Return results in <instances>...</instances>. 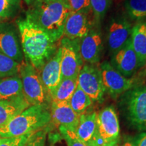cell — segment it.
I'll return each mask as SVG.
<instances>
[{"mask_svg": "<svg viewBox=\"0 0 146 146\" xmlns=\"http://www.w3.org/2000/svg\"><path fill=\"white\" fill-rule=\"evenodd\" d=\"M71 12H84L89 14L91 11L90 0H67Z\"/></svg>", "mask_w": 146, "mask_h": 146, "instance_id": "29", "label": "cell"}, {"mask_svg": "<svg viewBox=\"0 0 146 146\" xmlns=\"http://www.w3.org/2000/svg\"><path fill=\"white\" fill-rule=\"evenodd\" d=\"M100 68L105 90L114 99L137 85L135 78L122 75L108 62H104Z\"/></svg>", "mask_w": 146, "mask_h": 146, "instance_id": "8", "label": "cell"}, {"mask_svg": "<svg viewBox=\"0 0 146 146\" xmlns=\"http://www.w3.org/2000/svg\"><path fill=\"white\" fill-rule=\"evenodd\" d=\"M17 27L25 61L40 72L57 51L56 42L27 17L18 20Z\"/></svg>", "mask_w": 146, "mask_h": 146, "instance_id": "1", "label": "cell"}, {"mask_svg": "<svg viewBox=\"0 0 146 146\" xmlns=\"http://www.w3.org/2000/svg\"><path fill=\"white\" fill-rule=\"evenodd\" d=\"M92 102L91 98L78 86L69 100L71 108L79 116L85 114L87 108L92 104Z\"/></svg>", "mask_w": 146, "mask_h": 146, "instance_id": "22", "label": "cell"}, {"mask_svg": "<svg viewBox=\"0 0 146 146\" xmlns=\"http://www.w3.org/2000/svg\"><path fill=\"white\" fill-rule=\"evenodd\" d=\"M118 141H119V140H117V141H112V142H111V143H107L106 145L104 146H119L118 145Z\"/></svg>", "mask_w": 146, "mask_h": 146, "instance_id": "33", "label": "cell"}, {"mask_svg": "<svg viewBox=\"0 0 146 146\" xmlns=\"http://www.w3.org/2000/svg\"><path fill=\"white\" fill-rule=\"evenodd\" d=\"M80 39L70 40L64 37L61 40V74L62 78L78 77L83 66L80 54Z\"/></svg>", "mask_w": 146, "mask_h": 146, "instance_id": "6", "label": "cell"}, {"mask_svg": "<svg viewBox=\"0 0 146 146\" xmlns=\"http://www.w3.org/2000/svg\"><path fill=\"white\" fill-rule=\"evenodd\" d=\"M70 12L67 0H35L29 5L26 17L57 42L64 35Z\"/></svg>", "mask_w": 146, "mask_h": 146, "instance_id": "2", "label": "cell"}, {"mask_svg": "<svg viewBox=\"0 0 146 146\" xmlns=\"http://www.w3.org/2000/svg\"><path fill=\"white\" fill-rule=\"evenodd\" d=\"M131 39L139 68H143L146 64V21L139 22L133 27Z\"/></svg>", "mask_w": 146, "mask_h": 146, "instance_id": "18", "label": "cell"}, {"mask_svg": "<svg viewBox=\"0 0 146 146\" xmlns=\"http://www.w3.org/2000/svg\"><path fill=\"white\" fill-rule=\"evenodd\" d=\"M110 4V0H90L91 12L98 24H99L105 16Z\"/></svg>", "mask_w": 146, "mask_h": 146, "instance_id": "26", "label": "cell"}, {"mask_svg": "<svg viewBox=\"0 0 146 146\" xmlns=\"http://www.w3.org/2000/svg\"><path fill=\"white\" fill-rule=\"evenodd\" d=\"M0 53L20 64L24 61L18 30L9 22H0Z\"/></svg>", "mask_w": 146, "mask_h": 146, "instance_id": "9", "label": "cell"}, {"mask_svg": "<svg viewBox=\"0 0 146 146\" xmlns=\"http://www.w3.org/2000/svg\"><path fill=\"white\" fill-rule=\"evenodd\" d=\"M125 104L128 119L139 131L146 132V86L139 85L127 91Z\"/></svg>", "mask_w": 146, "mask_h": 146, "instance_id": "5", "label": "cell"}, {"mask_svg": "<svg viewBox=\"0 0 146 146\" xmlns=\"http://www.w3.org/2000/svg\"><path fill=\"white\" fill-rule=\"evenodd\" d=\"M97 112L85 113L80 116L75 133L81 141L87 144L97 133Z\"/></svg>", "mask_w": 146, "mask_h": 146, "instance_id": "19", "label": "cell"}, {"mask_svg": "<svg viewBox=\"0 0 146 146\" xmlns=\"http://www.w3.org/2000/svg\"><path fill=\"white\" fill-rule=\"evenodd\" d=\"M78 77L62 78L52 96V102L69 101L78 86Z\"/></svg>", "mask_w": 146, "mask_h": 146, "instance_id": "21", "label": "cell"}, {"mask_svg": "<svg viewBox=\"0 0 146 146\" xmlns=\"http://www.w3.org/2000/svg\"><path fill=\"white\" fill-rule=\"evenodd\" d=\"M59 130L68 146H88L78 137L74 131L64 127H60Z\"/></svg>", "mask_w": 146, "mask_h": 146, "instance_id": "27", "label": "cell"}, {"mask_svg": "<svg viewBox=\"0 0 146 146\" xmlns=\"http://www.w3.org/2000/svg\"><path fill=\"white\" fill-rule=\"evenodd\" d=\"M21 8V0H0V22L15 18Z\"/></svg>", "mask_w": 146, "mask_h": 146, "instance_id": "24", "label": "cell"}, {"mask_svg": "<svg viewBox=\"0 0 146 146\" xmlns=\"http://www.w3.org/2000/svg\"><path fill=\"white\" fill-rule=\"evenodd\" d=\"M96 124L97 131L106 143L119 140V122L112 107H106L97 113Z\"/></svg>", "mask_w": 146, "mask_h": 146, "instance_id": "11", "label": "cell"}, {"mask_svg": "<svg viewBox=\"0 0 146 146\" xmlns=\"http://www.w3.org/2000/svg\"><path fill=\"white\" fill-rule=\"evenodd\" d=\"M143 67H145V68H146V64H145V66H144Z\"/></svg>", "mask_w": 146, "mask_h": 146, "instance_id": "35", "label": "cell"}, {"mask_svg": "<svg viewBox=\"0 0 146 146\" xmlns=\"http://www.w3.org/2000/svg\"><path fill=\"white\" fill-rule=\"evenodd\" d=\"M31 134L12 137L0 138V146H24Z\"/></svg>", "mask_w": 146, "mask_h": 146, "instance_id": "30", "label": "cell"}, {"mask_svg": "<svg viewBox=\"0 0 146 146\" xmlns=\"http://www.w3.org/2000/svg\"><path fill=\"white\" fill-rule=\"evenodd\" d=\"M110 64L127 78L133 76L139 68L138 57L133 48L131 37L120 50L112 54Z\"/></svg>", "mask_w": 146, "mask_h": 146, "instance_id": "10", "label": "cell"}, {"mask_svg": "<svg viewBox=\"0 0 146 146\" xmlns=\"http://www.w3.org/2000/svg\"><path fill=\"white\" fill-rule=\"evenodd\" d=\"M47 131L45 129L33 133L24 146H45Z\"/></svg>", "mask_w": 146, "mask_h": 146, "instance_id": "28", "label": "cell"}, {"mask_svg": "<svg viewBox=\"0 0 146 146\" xmlns=\"http://www.w3.org/2000/svg\"><path fill=\"white\" fill-rule=\"evenodd\" d=\"M23 93L30 106L48 104L52 102L49 93L43 85L39 72L33 66L23 61L20 68Z\"/></svg>", "mask_w": 146, "mask_h": 146, "instance_id": "4", "label": "cell"}, {"mask_svg": "<svg viewBox=\"0 0 146 146\" xmlns=\"http://www.w3.org/2000/svg\"><path fill=\"white\" fill-rule=\"evenodd\" d=\"M51 122L59 128L64 127L75 132L80 116L73 110L69 101L52 102L50 106Z\"/></svg>", "mask_w": 146, "mask_h": 146, "instance_id": "12", "label": "cell"}, {"mask_svg": "<svg viewBox=\"0 0 146 146\" xmlns=\"http://www.w3.org/2000/svg\"><path fill=\"white\" fill-rule=\"evenodd\" d=\"M131 25L123 18L114 20L110 25L108 33V44L112 54H114L127 43L132 32Z\"/></svg>", "mask_w": 146, "mask_h": 146, "instance_id": "15", "label": "cell"}, {"mask_svg": "<svg viewBox=\"0 0 146 146\" xmlns=\"http://www.w3.org/2000/svg\"><path fill=\"white\" fill-rule=\"evenodd\" d=\"M35 1V0H25V3H27V5H31V3L33 2V1Z\"/></svg>", "mask_w": 146, "mask_h": 146, "instance_id": "34", "label": "cell"}, {"mask_svg": "<svg viewBox=\"0 0 146 146\" xmlns=\"http://www.w3.org/2000/svg\"><path fill=\"white\" fill-rule=\"evenodd\" d=\"M78 86L93 102L102 103L106 92L98 64L83 65L78 75Z\"/></svg>", "mask_w": 146, "mask_h": 146, "instance_id": "7", "label": "cell"}, {"mask_svg": "<svg viewBox=\"0 0 146 146\" xmlns=\"http://www.w3.org/2000/svg\"><path fill=\"white\" fill-rule=\"evenodd\" d=\"M21 64L0 53V78L18 75Z\"/></svg>", "mask_w": 146, "mask_h": 146, "instance_id": "25", "label": "cell"}, {"mask_svg": "<svg viewBox=\"0 0 146 146\" xmlns=\"http://www.w3.org/2000/svg\"><path fill=\"white\" fill-rule=\"evenodd\" d=\"M50 123V105L30 106L0 127V138L31 134L45 129Z\"/></svg>", "mask_w": 146, "mask_h": 146, "instance_id": "3", "label": "cell"}, {"mask_svg": "<svg viewBox=\"0 0 146 146\" xmlns=\"http://www.w3.org/2000/svg\"><path fill=\"white\" fill-rule=\"evenodd\" d=\"M125 5L131 19L139 23L146 20V0H127Z\"/></svg>", "mask_w": 146, "mask_h": 146, "instance_id": "23", "label": "cell"}, {"mask_svg": "<svg viewBox=\"0 0 146 146\" xmlns=\"http://www.w3.org/2000/svg\"><path fill=\"white\" fill-rule=\"evenodd\" d=\"M121 146H137L136 140L131 138L127 139L125 140V141L122 144Z\"/></svg>", "mask_w": 146, "mask_h": 146, "instance_id": "32", "label": "cell"}, {"mask_svg": "<svg viewBox=\"0 0 146 146\" xmlns=\"http://www.w3.org/2000/svg\"><path fill=\"white\" fill-rule=\"evenodd\" d=\"M60 60L61 49L59 47L39 72L42 82L50 94V98L62 79Z\"/></svg>", "mask_w": 146, "mask_h": 146, "instance_id": "14", "label": "cell"}, {"mask_svg": "<svg viewBox=\"0 0 146 146\" xmlns=\"http://www.w3.org/2000/svg\"><path fill=\"white\" fill-rule=\"evenodd\" d=\"M88 14L84 12H70L66 21L63 36L70 40L83 39L91 29Z\"/></svg>", "mask_w": 146, "mask_h": 146, "instance_id": "16", "label": "cell"}, {"mask_svg": "<svg viewBox=\"0 0 146 146\" xmlns=\"http://www.w3.org/2000/svg\"><path fill=\"white\" fill-rule=\"evenodd\" d=\"M52 146H54V145H52Z\"/></svg>", "mask_w": 146, "mask_h": 146, "instance_id": "36", "label": "cell"}, {"mask_svg": "<svg viewBox=\"0 0 146 146\" xmlns=\"http://www.w3.org/2000/svg\"><path fill=\"white\" fill-rule=\"evenodd\" d=\"M137 146H146V132H143L136 139Z\"/></svg>", "mask_w": 146, "mask_h": 146, "instance_id": "31", "label": "cell"}, {"mask_svg": "<svg viewBox=\"0 0 146 146\" xmlns=\"http://www.w3.org/2000/svg\"><path fill=\"white\" fill-rule=\"evenodd\" d=\"M30 106L25 98L13 102H0V127Z\"/></svg>", "mask_w": 146, "mask_h": 146, "instance_id": "20", "label": "cell"}, {"mask_svg": "<svg viewBox=\"0 0 146 146\" xmlns=\"http://www.w3.org/2000/svg\"><path fill=\"white\" fill-rule=\"evenodd\" d=\"M103 49L102 34L99 31L90 29L80 41V54L82 60L89 64H98Z\"/></svg>", "mask_w": 146, "mask_h": 146, "instance_id": "13", "label": "cell"}, {"mask_svg": "<svg viewBox=\"0 0 146 146\" xmlns=\"http://www.w3.org/2000/svg\"><path fill=\"white\" fill-rule=\"evenodd\" d=\"M21 76L0 78V102H13L24 98Z\"/></svg>", "mask_w": 146, "mask_h": 146, "instance_id": "17", "label": "cell"}]
</instances>
